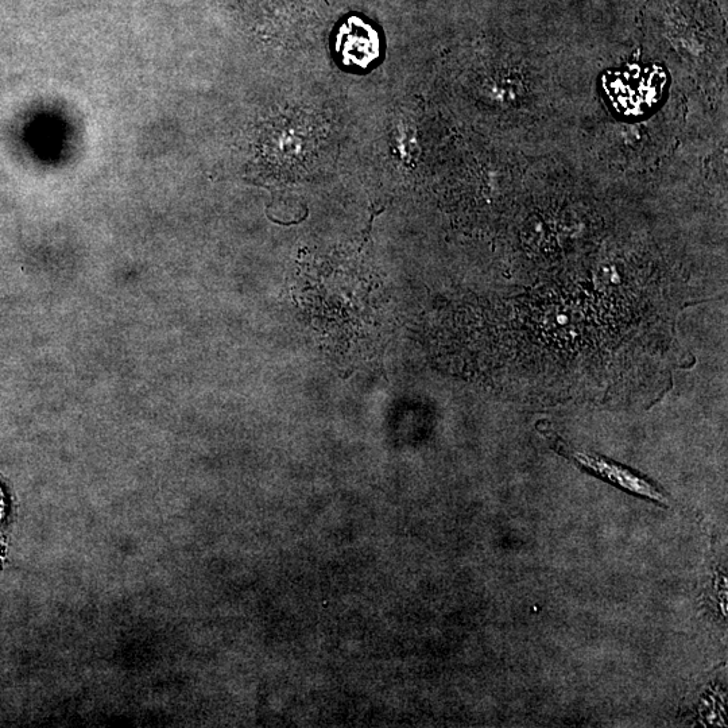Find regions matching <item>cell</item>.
<instances>
[{"label":"cell","instance_id":"cell-2","mask_svg":"<svg viewBox=\"0 0 728 728\" xmlns=\"http://www.w3.org/2000/svg\"><path fill=\"white\" fill-rule=\"evenodd\" d=\"M340 45H342L344 57L354 58L356 64L364 65L370 63L371 58L377 57L378 38L377 33L366 23L359 19L352 18L340 30Z\"/></svg>","mask_w":728,"mask_h":728},{"label":"cell","instance_id":"cell-1","mask_svg":"<svg viewBox=\"0 0 728 728\" xmlns=\"http://www.w3.org/2000/svg\"><path fill=\"white\" fill-rule=\"evenodd\" d=\"M572 456L580 466L595 472L600 478L606 479L607 482L613 483L615 486L629 491V493L648 498L650 501L660 503V505H671L669 498L660 489H657L654 484L635 474L629 468L621 466V464L610 462V460L600 458L595 453L584 451H573Z\"/></svg>","mask_w":728,"mask_h":728}]
</instances>
